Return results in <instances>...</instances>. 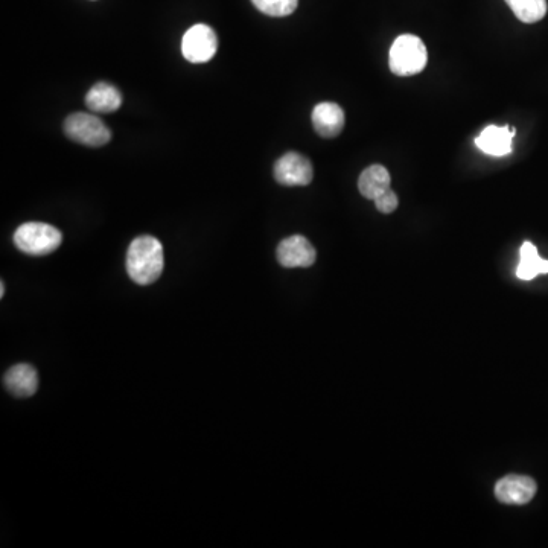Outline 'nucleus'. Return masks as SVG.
<instances>
[{"label":"nucleus","mask_w":548,"mask_h":548,"mask_svg":"<svg viewBox=\"0 0 548 548\" xmlns=\"http://www.w3.org/2000/svg\"><path fill=\"white\" fill-rule=\"evenodd\" d=\"M510 10L523 23H536L547 14V0H506Z\"/></svg>","instance_id":"obj_15"},{"label":"nucleus","mask_w":548,"mask_h":548,"mask_svg":"<svg viewBox=\"0 0 548 548\" xmlns=\"http://www.w3.org/2000/svg\"><path fill=\"white\" fill-rule=\"evenodd\" d=\"M390 183H392V179H390L389 171L384 166L372 165L361 173L360 179H358V191L367 200H375L384 192L389 191Z\"/></svg>","instance_id":"obj_13"},{"label":"nucleus","mask_w":548,"mask_h":548,"mask_svg":"<svg viewBox=\"0 0 548 548\" xmlns=\"http://www.w3.org/2000/svg\"><path fill=\"white\" fill-rule=\"evenodd\" d=\"M274 179L284 186H306L313 182V163L302 154L291 153L282 156L274 163Z\"/></svg>","instance_id":"obj_6"},{"label":"nucleus","mask_w":548,"mask_h":548,"mask_svg":"<svg viewBox=\"0 0 548 548\" xmlns=\"http://www.w3.org/2000/svg\"><path fill=\"white\" fill-rule=\"evenodd\" d=\"M218 40L214 29L208 25H194L182 40L183 57L189 63H208L217 54Z\"/></svg>","instance_id":"obj_5"},{"label":"nucleus","mask_w":548,"mask_h":548,"mask_svg":"<svg viewBox=\"0 0 548 548\" xmlns=\"http://www.w3.org/2000/svg\"><path fill=\"white\" fill-rule=\"evenodd\" d=\"M427 46L419 37L404 34L390 48V71L398 77H411L424 71L427 66Z\"/></svg>","instance_id":"obj_2"},{"label":"nucleus","mask_w":548,"mask_h":548,"mask_svg":"<svg viewBox=\"0 0 548 548\" xmlns=\"http://www.w3.org/2000/svg\"><path fill=\"white\" fill-rule=\"evenodd\" d=\"M253 5L265 16L287 17L296 11L299 0H252Z\"/></svg>","instance_id":"obj_16"},{"label":"nucleus","mask_w":548,"mask_h":548,"mask_svg":"<svg viewBox=\"0 0 548 548\" xmlns=\"http://www.w3.org/2000/svg\"><path fill=\"white\" fill-rule=\"evenodd\" d=\"M521 262L517 268V276L523 281H532L538 274L548 273V261L538 255V250L532 243L526 241L520 250Z\"/></svg>","instance_id":"obj_14"},{"label":"nucleus","mask_w":548,"mask_h":548,"mask_svg":"<svg viewBox=\"0 0 548 548\" xmlns=\"http://www.w3.org/2000/svg\"><path fill=\"white\" fill-rule=\"evenodd\" d=\"M63 235L57 227L46 223H25L14 233V244L20 252L31 256L54 253L61 246Z\"/></svg>","instance_id":"obj_3"},{"label":"nucleus","mask_w":548,"mask_h":548,"mask_svg":"<svg viewBox=\"0 0 548 548\" xmlns=\"http://www.w3.org/2000/svg\"><path fill=\"white\" fill-rule=\"evenodd\" d=\"M4 384L16 398H29L39 389V375L29 364H17L5 373Z\"/></svg>","instance_id":"obj_11"},{"label":"nucleus","mask_w":548,"mask_h":548,"mask_svg":"<svg viewBox=\"0 0 548 548\" xmlns=\"http://www.w3.org/2000/svg\"><path fill=\"white\" fill-rule=\"evenodd\" d=\"M373 201H375L376 209H378L381 214H392L399 206L398 195L392 191V188H390L389 191L384 192V194H381L380 197L375 198Z\"/></svg>","instance_id":"obj_17"},{"label":"nucleus","mask_w":548,"mask_h":548,"mask_svg":"<svg viewBox=\"0 0 548 548\" xmlns=\"http://www.w3.org/2000/svg\"><path fill=\"white\" fill-rule=\"evenodd\" d=\"M121 104V92L109 83L95 84L86 95L87 109L93 113H113Z\"/></svg>","instance_id":"obj_12"},{"label":"nucleus","mask_w":548,"mask_h":548,"mask_svg":"<svg viewBox=\"0 0 548 548\" xmlns=\"http://www.w3.org/2000/svg\"><path fill=\"white\" fill-rule=\"evenodd\" d=\"M345 112L335 102H320L313 110V125L322 137H337L345 128Z\"/></svg>","instance_id":"obj_9"},{"label":"nucleus","mask_w":548,"mask_h":548,"mask_svg":"<svg viewBox=\"0 0 548 548\" xmlns=\"http://www.w3.org/2000/svg\"><path fill=\"white\" fill-rule=\"evenodd\" d=\"M64 133L71 141L87 147H104L112 139L109 130L98 116L92 113H74L64 121Z\"/></svg>","instance_id":"obj_4"},{"label":"nucleus","mask_w":548,"mask_h":548,"mask_svg":"<svg viewBox=\"0 0 548 548\" xmlns=\"http://www.w3.org/2000/svg\"><path fill=\"white\" fill-rule=\"evenodd\" d=\"M538 491L535 480L527 475H506L495 485V497L504 504L524 506L530 503Z\"/></svg>","instance_id":"obj_7"},{"label":"nucleus","mask_w":548,"mask_h":548,"mask_svg":"<svg viewBox=\"0 0 548 548\" xmlns=\"http://www.w3.org/2000/svg\"><path fill=\"white\" fill-rule=\"evenodd\" d=\"M515 128L488 125L482 134L475 139V145L489 156L501 157L512 153V139Z\"/></svg>","instance_id":"obj_10"},{"label":"nucleus","mask_w":548,"mask_h":548,"mask_svg":"<svg viewBox=\"0 0 548 548\" xmlns=\"http://www.w3.org/2000/svg\"><path fill=\"white\" fill-rule=\"evenodd\" d=\"M276 255H278L279 264L287 268L311 267L317 258L313 244L302 235H293L284 239L279 244Z\"/></svg>","instance_id":"obj_8"},{"label":"nucleus","mask_w":548,"mask_h":548,"mask_svg":"<svg viewBox=\"0 0 548 548\" xmlns=\"http://www.w3.org/2000/svg\"><path fill=\"white\" fill-rule=\"evenodd\" d=\"M165 258L163 246L154 236H137L128 247L127 273L137 285H151L160 278Z\"/></svg>","instance_id":"obj_1"},{"label":"nucleus","mask_w":548,"mask_h":548,"mask_svg":"<svg viewBox=\"0 0 548 548\" xmlns=\"http://www.w3.org/2000/svg\"><path fill=\"white\" fill-rule=\"evenodd\" d=\"M4 294H5V284L4 282H2V284H0V297H4Z\"/></svg>","instance_id":"obj_18"}]
</instances>
